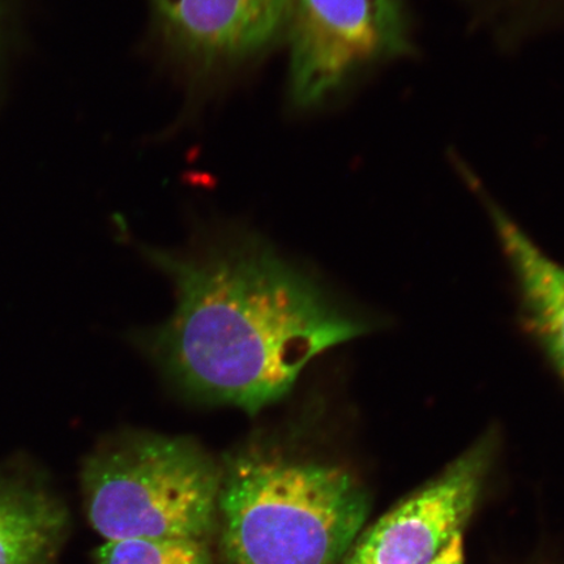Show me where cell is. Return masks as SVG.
Returning a JSON list of instances; mask_svg holds the SVG:
<instances>
[{
    "label": "cell",
    "mask_w": 564,
    "mask_h": 564,
    "mask_svg": "<svg viewBox=\"0 0 564 564\" xmlns=\"http://www.w3.org/2000/svg\"><path fill=\"white\" fill-rule=\"evenodd\" d=\"M176 295L152 349L195 397L257 413L292 390L322 352L368 333L306 274L259 241L197 256L152 251Z\"/></svg>",
    "instance_id": "1"
},
{
    "label": "cell",
    "mask_w": 564,
    "mask_h": 564,
    "mask_svg": "<svg viewBox=\"0 0 564 564\" xmlns=\"http://www.w3.org/2000/svg\"><path fill=\"white\" fill-rule=\"evenodd\" d=\"M368 512L347 469L297 451L253 443L221 467L217 518L228 564H337Z\"/></svg>",
    "instance_id": "2"
},
{
    "label": "cell",
    "mask_w": 564,
    "mask_h": 564,
    "mask_svg": "<svg viewBox=\"0 0 564 564\" xmlns=\"http://www.w3.org/2000/svg\"><path fill=\"white\" fill-rule=\"evenodd\" d=\"M221 467L192 440L124 433L83 469L90 524L106 541H203L217 520Z\"/></svg>",
    "instance_id": "3"
},
{
    "label": "cell",
    "mask_w": 564,
    "mask_h": 564,
    "mask_svg": "<svg viewBox=\"0 0 564 564\" xmlns=\"http://www.w3.org/2000/svg\"><path fill=\"white\" fill-rule=\"evenodd\" d=\"M284 32L289 95L301 109L327 101L365 70L414 52L405 0H292Z\"/></svg>",
    "instance_id": "4"
},
{
    "label": "cell",
    "mask_w": 564,
    "mask_h": 564,
    "mask_svg": "<svg viewBox=\"0 0 564 564\" xmlns=\"http://www.w3.org/2000/svg\"><path fill=\"white\" fill-rule=\"evenodd\" d=\"M497 441L485 436L442 474L358 535L343 564H430L460 533L488 476Z\"/></svg>",
    "instance_id": "5"
},
{
    "label": "cell",
    "mask_w": 564,
    "mask_h": 564,
    "mask_svg": "<svg viewBox=\"0 0 564 564\" xmlns=\"http://www.w3.org/2000/svg\"><path fill=\"white\" fill-rule=\"evenodd\" d=\"M169 47L203 68L253 58L284 32L292 0H151Z\"/></svg>",
    "instance_id": "6"
},
{
    "label": "cell",
    "mask_w": 564,
    "mask_h": 564,
    "mask_svg": "<svg viewBox=\"0 0 564 564\" xmlns=\"http://www.w3.org/2000/svg\"><path fill=\"white\" fill-rule=\"evenodd\" d=\"M486 203L518 279L529 326L564 377V270L503 210L489 199Z\"/></svg>",
    "instance_id": "7"
},
{
    "label": "cell",
    "mask_w": 564,
    "mask_h": 564,
    "mask_svg": "<svg viewBox=\"0 0 564 564\" xmlns=\"http://www.w3.org/2000/svg\"><path fill=\"white\" fill-rule=\"evenodd\" d=\"M67 528V512L45 490L0 482V564H51Z\"/></svg>",
    "instance_id": "8"
},
{
    "label": "cell",
    "mask_w": 564,
    "mask_h": 564,
    "mask_svg": "<svg viewBox=\"0 0 564 564\" xmlns=\"http://www.w3.org/2000/svg\"><path fill=\"white\" fill-rule=\"evenodd\" d=\"M97 564H212L203 541L132 539L108 541L97 550Z\"/></svg>",
    "instance_id": "9"
},
{
    "label": "cell",
    "mask_w": 564,
    "mask_h": 564,
    "mask_svg": "<svg viewBox=\"0 0 564 564\" xmlns=\"http://www.w3.org/2000/svg\"><path fill=\"white\" fill-rule=\"evenodd\" d=\"M430 564H464V547L460 533L454 535L442 552Z\"/></svg>",
    "instance_id": "10"
}]
</instances>
